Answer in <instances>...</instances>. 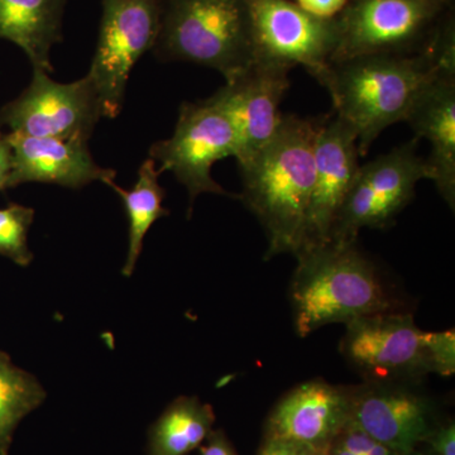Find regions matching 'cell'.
Returning <instances> with one entry per match:
<instances>
[{"instance_id":"cell-1","label":"cell","mask_w":455,"mask_h":455,"mask_svg":"<svg viewBox=\"0 0 455 455\" xmlns=\"http://www.w3.org/2000/svg\"><path fill=\"white\" fill-rule=\"evenodd\" d=\"M447 70H455L453 20L439 26L421 52L333 62L319 84L333 99L338 118L355 131L362 157L386 128L405 122L425 84Z\"/></svg>"},{"instance_id":"cell-2","label":"cell","mask_w":455,"mask_h":455,"mask_svg":"<svg viewBox=\"0 0 455 455\" xmlns=\"http://www.w3.org/2000/svg\"><path fill=\"white\" fill-rule=\"evenodd\" d=\"M317 124L319 119L283 116L271 142L241 166L243 193L239 200L265 229L266 259L300 250L315 178Z\"/></svg>"},{"instance_id":"cell-3","label":"cell","mask_w":455,"mask_h":455,"mask_svg":"<svg viewBox=\"0 0 455 455\" xmlns=\"http://www.w3.org/2000/svg\"><path fill=\"white\" fill-rule=\"evenodd\" d=\"M291 298L295 328L307 337L335 323L403 311V302L376 266L358 250L357 242H328L295 254Z\"/></svg>"},{"instance_id":"cell-4","label":"cell","mask_w":455,"mask_h":455,"mask_svg":"<svg viewBox=\"0 0 455 455\" xmlns=\"http://www.w3.org/2000/svg\"><path fill=\"white\" fill-rule=\"evenodd\" d=\"M152 51L161 61L206 66L233 82L254 62L248 0H161Z\"/></svg>"},{"instance_id":"cell-5","label":"cell","mask_w":455,"mask_h":455,"mask_svg":"<svg viewBox=\"0 0 455 455\" xmlns=\"http://www.w3.org/2000/svg\"><path fill=\"white\" fill-rule=\"evenodd\" d=\"M346 326L341 355L366 381L407 383L455 372L453 329L421 331L403 310L359 317Z\"/></svg>"},{"instance_id":"cell-6","label":"cell","mask_w":455,"mask_h":455,"mask_svg":"<svg viewBox=\"0 0 455 455\" xmlns=\"http://www.w3.org/2000/svg\"><path fill=\"white\" fill-rule=\"evenodd\" d=\"M238 140L235 125L217 94L205 100L181 104L175 132L170 139L158 140L149 149V158L160 164L158 172H172L188 193V215L196 197L217 194L235 197L212 176V164L235 157Z\"/></svg>"},{"instance_id":"cell-7","label":"cell","mask_w":455,"mask_h":455,"mask_svg":"<svg viewBox=\"0 0 455 455\" xmlns=\"http://www.w3.org/2000/svg\"><path fill=\"white\" fill-rule=\"evenodd\" d=\"M438 0H349L339 16L333 62L367 55H415L429 46Z\"/></svg>"},{"instance_id":"cell-8","label":"cell","mask_w":455,"mask_h":455,"mask_svg":"<svg viewBox=\"0 0 455 455\" xmlns=\"http://www.w3.org/2000/svg\"><path fill=\"white\" fill-rule=\"evenodd\" d=\"M160 8L161 0H101L97 49L88 75L106 118L121 113L131 71L155 47Z\"/></svg>"},{"instance_id":"cell-9","label":"cell","mask_w":455,"mask_h":455,"mask_svg":"<svg viewBox=\"0 0 455 455\" xmlns=\"http://www.w3.org/2000/svg\"><path fill=\"white\" fill-rule=\"evenodd\" d=\"M418 140L359 167L329 242H357L359 230L388 226L411 202L416 184L429 179L425 158L418 154Z\"/></svg>"},{"instance_id":"cell-10","label":"cell","mask_w":455,"mask_h":455,"mask_svg":"<svg viewBox=\"0 0 455 455\" xmlns=\"http://www.w3.org/2000/svg\"><path fill=\"white\" fill-rule=\"evenodd\" d=\"M103 108L94 83L86 75L74 83H57L44 71L33 68L25 92L0 109V128L8 133L38 139L88 142Z\"/></svg>"},{"instance_id":"cell-11","label":"cell","mask_w":455,"mask_h":455,"mask_svg":"<svg viewBox=\"0 0 455 455\" xmlns=\"http://www.w3.org/2000/svg\"><path fill=\"white\" fill-rule=\"evenodd\" d=\"M254 62L292 68L301 65L317 83L338 44L337 20L311 16L291 0H248Z\"/></svg>"},{"instance_id":"cell-12","label":"cell","mask_w":455,"mask_h":455,"mask_svg":"<svg viewBox=\"0 0 455 455\" xmlns=\"http://www.w3.org/2000/svg\"><path fill=\"white\" fill-rule=\"evenodd\" d=\"M359 158L357 136L346 122L331 116L319 119L314 147L315 178L298 252L328 243L361 167Z\"/></svg>"},{"instance_id":"cell-13","label":"cell","mask_w":455,"mask_h":455,"mask_svg":"<svg viewBox=\"0 0 455 455\" xmlns=\"http://www.w3.org/2000/svg\"><path fill=\"white\" fill-rule=\"evenodd\" d=\"M348 390L350 423L400 454L423 444L436 425L429 398L405 383L366 381Z\"/></svg>"},{"instance_id":"cell-14","label":"cell","mask_w":455,"mask_h":455,"mask_svg":"<svg viewBox=\"0 0 455 455\" xmlns=\"http://www.w3.org/2000/svg\"><path fill=\"white\" fill-rule=\"evenodd\" d=\"M290 71L291 68L281 65L253 62L243 75L215 92L235 128L239 167L276 134L283 121L280 103L290 86Z\"/></svg>"},{"instance_id":"cell-15","label":"cell","mask_w":455,"mask_h":455,"mask_svg":"<svg viewBox=\"0 0 455 455\" xmlns=\"http://www.w3.org/2000/svg\"><path fill=\"white\" fill-rule=\"evenodd\" d=\"M348 421V386L311 379L278 401L269 414L265 438L292 440L323 449L331 445Z\"/></svg>"},{"instance_id":"cell-16","label":"cell","mask_w":455,"mask_h":455,"mask_svg":"<svg viewBox=\"0 0 455 455\" xmlns=\"http://www.w3.org/2000/svg\"><path fill=\"white\" fill-rule=\"evenodd\" d=\"M7 134L13 149L11 188L27 182L82 188L94 181L108 187L116 181V171L99 166L90 155L88 142Z\"/></svg>"},{"instance_id":"cell-17","label":"cell","mask_w":455,"mask_h":455,"mask_svg":"<svg viewBox=\"0 0 455 455\" xmlns=\"http://www.w3.org/2000/svg\"><path fill=\"white\" fill-rule=\"evenodd\" d=\"M405 122L416 140L430 143L425 158L429 179L451 211L455 206V70L442 71L425 84L407 113Z\"/></svg>"},{"instance_id":"cell-18","label":"cell","mask_w":455,"mask_h":455,"mask_svg":"<svg viewBox=\"0 0 455 455\" xmlns=\"http://www.w3.org/2000/svg\"><path fill=\"white\" fill-rule=\"evenodd\" d=\"M66 0H0V38L13 42L33 68L53 73L51 50L62 40Z\"/></svg>"},{"instance_id":"cell-19","label":"cell","mask_w":455,"mask_h":455,"mask_svg":"<svg viewBox=\"0 0 455 455\" xmlns=\"http://www.w3.org/2000/svg\"><path fill=\"white\" fill-rule=\"evenodd\" d=\"M214 423L209 403L196 396H180L149 429L148 455H190L208 439Z\"/></svg>"},{"instance_id":"cell-20","label":"cell","mask_w":455,"mask_h":455,"mask_svg":"<svg viewBox=\"0 0 455 455\" xmlns=\"http://www.w3.org/2000/svg\"><path fill=\"white\" fill-rule=\"evenodd\" d=\"M160 175L155 161L148 158L140 164L136 185L131 190L118 187L116 181L109 185L121 196L130 220V250L123 267L124 276L130 277L133 274L147 232L160 218L170 214L169 209L163 205L166 190L158 182Z\"/></svg>"},{"instance_id":"cell-21","label":"cell","mask_w":455,"mask_h":455,"mask_svg":"<svg viewBox=\"0 0 455 455\" xmlns=\"http://www.w3.org/2000/svg\"><path fill=\"white\" fill-rule=\"evenodd\" d=\"M46 398L33 374L17 367L0 352V455H9L18 425Z\"/></svg>"},{"instance_id":"cell-22","label":"cell","mask_w":455,"mask_h":455,"mask_svg":"<svg viewBox=\"0 0 455 455\" xmlns=\"http://www.w3.org/2000/svg\"><path fill=\"white\" fill-rule=\"evenodd\" d=\"M35 211L20 204L9 203L0 208V256L26 267L33 260L28 248V232Z\"/></svg>"},{"instance_id":"cell-23","label":"cell","mask_w":455,"mask_h":455,"mask_svg":"<svg viewBox=\"0 0 455 455\" xmlns=\"http://www.w3.org/2000/svg\"><path fill=\"white\" fill-rule=\"evenodd\" d=\"M335 439L339 440L341 444L346 445L357 455H403L387 445L382 444L379 440L371 438L350 421Z\"/></svg>"},{"instance_id":"cell-24","label":"cell","mask_w":455,"mask_h":455,"mask_svg":"<svg viewBox=\"0 0 455 455\" xmlns=\"http://www.w3.org/2000/svg\"><path fill=\"white\" fill-rule=\"evenodd\" d=\"M433 455H455V427L453 421L436 424L424 440Z\"/></svg>"},{"instance_id":"cell-25","label":"cell","mask_w":455,"mask_h":455,"mask_svg":"<svg viewBox=\"0 0 455 455\" xmlns=\"http://www.w3.org/2000/svg\"><path fill=\"white\" fill-rule=\"evenodd\" d=\"M320 451L322 449L292 440L265 438L259 455H320Z\"/></svg>"},{"instance_id":"cell-26","label":"cell","mask_w":455,"mask_h":455,"mask_svg":"<svg viewBox=\"0 0 455 455\" xmlns=\"http://www.w3.org/2000/svg\"><path fill=\"white\" fill-rule=\"evenodd\" d=\"M349 0H295L296 4L311 16L334 20L341 13Z\"/></svg>"},{"instance_id":"cell-27","label":"cell","mask_w":455,"mask_h":455,"mask_svg":"<svg viewBox=\"0 0 455 455\" xmlns=\"http://www.w3.org/2000/svg\"><path fill=\"white\" fill-rule=\"evenodd\" d=\"M13 172V149L7 133L0 132V193H5Z\"/></svg>"},{"instance_id":"cell-28","label":"cell","mask_w":455,"mask_h":455,"mask_svg":"<svg viewBox=\"0 0 455 455\" xmlns=\"http://www.w3.org/2000/svg\"><path fill=\"white\" fill-rule=\"evenodd\" d=\"M202 455H236L226 434L221 430H212L206 439V444L200 449Z\"/></svg>"},{"instance_id":"cell-29","label":"cell","mask_w":455,"mask_h":455,"mask_svg":"<svg viewBox=\"0 0 455 455\" xmlns=\"http://www.w3.org/2000/svg\"><path fill=\"white\" fill-rule=\"evenodd\" d=\"M329 455H357L353 453L346 445L341 444L339 440L334 439L328 447Z\"/></svg>"},{"instance_id":"cell-30","label":"cell","mask_w":455,"mask_h":455,"mask_svg":"<svg viewBox=\"0 0 455 455\" xmlns=\"http://www.w3.org/2000/svg\"><path fill=\"white\" fill-rule=\"evenodd\" d=\"M405 455H433L427 451V453H425V451H419L418 448L414 449V451H410V453H407Z\"/></svg>"},{"instance_id":"cell-31","label":"cell","mask_w":455,"mask_h":455,"mask_svg":"<svg viewBox=\"0 0 455 455\" xmlns=\"http://www.w3.org/2000/svg\"><path fill=\"white\" fill-rule=\"evenodd\" d=\"M320 455H329L328 447L322 449V451H320Z\"/></svg>"},{"instance_id":"cell-32","label":"cell","mask_w":455,"mask_h":455,"mask_svg":"<svg viewBox=\"0 0 455 455\" xmlns=\"http://www.w3.org/2000/svg\"><path fill=\"white\" fill-rule=\"evenodd\" d=\"M438 2L443 3V4H445V3H448L449 0H438Z\"/></svg>"}]
</instances>
